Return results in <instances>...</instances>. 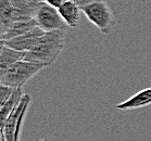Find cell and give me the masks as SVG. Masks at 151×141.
Instances as JSON below:
<instances>
[{"mask_svg": "<svg viewBox=\"0 0 151 141\" xmlns=\"http://www.w3.org/2000/svg\"><path fill=\"white\" fill-rule=\"evenodd\" d=\"M47 66L40 63L21 60L0 72V84L13 88H22L28 80Z\"/></svg>", "mask_w": 151, "mask_h": 141, "instance_id": "3", "label": "cell"}, {"mask_svg": "<svg viewBox=\"0 0 151 141\" xmlns=\"http://www.w3.org/2000/svg\"><path fill=\"white\" fill-rule=\"evenodd\" d=\"M44 34H45V31L41 29L39 26H36L35 28L28 31L25 34L12 38L10 40H1V42L11 47V48L15 49L17 51L27 52L34 48L35 45L39 40V38Z\"/></svg>", "mask_w": 151, "mask_h": 141, "instance_id": "6", "label": "cell"}, {"mask_svg": "<svg viewBox=\"0 0 151 141\" xmlns=\"http://www.w3.org/2000/svg\"><path fill=\"white\" fill-rule=\"evenodd\" d=\"M78 6L85 16L102 34H109L115 26V19L104 0H82Z\"/></svg>", "mask_w": 151, "mask_h": 141, "instance_id": "2", "label": "cell"}, {"mask_svg": "<svg viewBox=\"0 0 151 141\" xmlns=\"http://www.w3.org/2000/svg\"><path fill=\"white\" fill-rule=\"evenodd\" d=\"M38 141H49L47 138H42V139H40V140H38Z\"/></svg>", "mask_w": 151, "mask_h": 141, "instance_id": "16", "label": "cell"}, {"mask_svg": "<svg viewBox=\"0 0 151 141\" xmlns=\"http://www.w3.org/2000/svg\"><path fill=\"white\" fill-rule=\"evenodd\" d=\"M17 11L28 17H35L41 0H10Z\"/></svg>", "mask_w": 151, "mask_h": 141, "instance_id": "13", "label": "cell"}, {"mask_svg": "<svg viewBox=\"0 0 151 141\" xmlns=\"http://www.w3.org/2000/svg\"><path fill=\"white\" fill-rule=\"evenodd\" d=\"M68 0H45L46 4H50L51 7L55 8V9H59V8H61L63 4H65Z\"/></svg>", "mask_w": 151, "mask_h": 141, "instance_id": "15", "label": "cell"}, {"mask_svg": "<svg viewBox=\"0 0 151 141\" xmlns=\"http://www.w3.org/2000/svg\"><path fill=\"white\" fill-rule=\"evenodd\" d=\"M34 19L37 22L38 26L45 31H58V29L66 31L69 28L68 24L62 19L58 9L46 4L45 1L40 2Z\"/></svg>", "mask_w": 151, "mask_h": 141, "instance_id": "5", "label": "cell"}, {"mask_svg": "<svg viewBox=\"0 0 151 141\" xmlns=\"http://www.w3.org/2000/svg\"><path fill=\"white\" fill-rule=\"evenodd\" d=\"M58 10L61 14L62 19L64 20L70 28H76L78 26L82 10L75 0H68Z\"/></svg>", "mask_w": 151, "mask_h": 141, "instance_id": "9", "label": "cell"}, {"mask_svg": "<svg viewBox=\"0 0 151 141\" xmlns=\"http://www.w3.org/2000/svg\"><path fill=\"white\" fill-rule=\"evenodd\" d=\"M65 31L64 29L45 31L34 48L25 52L24 60L50 66L64 48Z\"/></svg>", "mask_w": 151, "mask_h": 141, "instance_id": "1", "label": "cell"}, {"mask_svg": "<svg viewBox=\"0 0 151 141\" xmlns=\"http://www.w3.org/2000/svg\"><path fill=\"white\" fill-rule=\"evenodd\" d=\"M14 90H15V88H13V87L6 86L2 84L0 85V105H2L10 98Z\"/></svg>", "mask_w": 151, "mask_h": 141, "instance_id": "14", "label": "cell"}, {"mask_svg": "<svg viewBox=\"0 0 151 141\" xmlns=\"http://www.w3.org/2000/svg\"><path fill=\"white\" fill-rule=\"evenodd\" d=\"M36 26H38V25L35 19L17 21L11 25L4 35H1V40H10L12 38H15L17 36H20V35L27 33L28 31L35 28Z\"/></svg>", "mask_w": 151, "mask_h": 141, "instance_id": "11", "label": "cell"}, {"mask_svg": "<svg viewBox=\"0 0 151 141\" xmlns=\"http://www.w3.org/2000/svg\"><path fill=\"white\" fill-rule=\"evenodd\" d=\"M76 2H77V4H78V2H81V1H82V0H75Z\"/></svg>", "mask_w": 151, "mask_h": 141, "instance_id": "17", "label": "cell"}, {"mask_svg": "<svg viewBox=\"0 0 151 141\" xmlns=\"http://www.w3.org/2000/svg\"><path fill=\"white\" fill-rule=\"evenodd\" d=\"M151 104V87L138 91L136 94L131 97L129 99L125 100L119 103L115 107L116 110L126 111V110H136L140 107H147Z\"/></svg>", "mask_w": 151, "mask_h": 141, "instance_id": "8", "label": "cell"}, {"mask_svg": "<svg viewBox=\"0 0 151 141\" xmlns=\"http://www.w3.org/2000/svg\"><path fill=\"white\" fill-rule=\"evenodd\" d=\"M22 97H23L22 88H15V90L11 94L10 98L2 105H0V122H1V127H4L6 120H8L9 115L12 113V111L19 104Z\"/></svg>", "mask_w": 151, "mask_h": 141, "instance_id": "12", "label": "cell"}, {"mask_svg": "<svg viewBox=\"0 0 151 141\" xmlns=\"http://www.w3.org/2000/svg\"><path fill=\"white\" fill-rule=\"evenodd\" d=\"M29 104H31V97L28 94H23L19 104L6 120L4 127H1V135L4 136L6 141H19L21 127Z\"/></svg>", "mask_w": 151, "mask_h": 141, "instance_id": "4", "label": "cell"}, {"mask_svg": "<svg viewBox=\"0 0 151 141\" xmlns=\"http://www.w3.org/2000/svg\"><path fill=\"white\" fill-rule=\"evenodd\" d=\"M25 52L17 51L15 49L11 48L9 46L4 45L1 42V47H0V72H4V69L17 61L24 60Z\"/></svg>", "mask_w": 151, "mask_h": 141, "instance_id": "10", "label": "cell"}, {"mask_svg": "<svg viewBox=\"0 0 151 141\" xmlns=\"http://www.w3.org/2000/svg\"><path fill=\"white\" fill-rule=\"evenodd\" d=\"M33 17H28L17 11L10 0H0V33L4 35L11 25L17 21L31 20Z\"/></svg>", "mask_w": 151, "mask_h": 141, "instance_id": "7", "label": "cell"}]
</instances>
